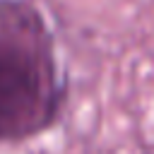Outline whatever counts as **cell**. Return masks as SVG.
I'll return each mask as SVG.
<instances>
[{"mask_svg":"<svg viewBox=\"0 0 154 154\" xmlns=\"http://www.w3.org/2000/svg\"><path fill=\"white\" fill-rule=\"evenodd\" d=\"M65 99L53 34L29 0H0V142L48 130Z\"/></svg>","mask_w":154,"mask_h":154,"instance_id":"cell-1","label":"cell"}]
</instances>
